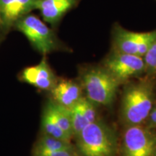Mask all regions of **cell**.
I'll return each instance as SVG.
<instances>
[{
    "instance_id": "1",
    "label": "cell",
    "mask_w": 156,
    "mask_h": 156,
    "mask_svg": "<svg viewBox=\"0 0 156 156\" xmlns=\"http://www.w3.org/2000/svg\"><path fill=\"white\" fill-rule=\"evenodd\" d=\"M77 138L81 156H115L117 149L116 133L110 126L96 120L87 125Z\"/></svg>"
},
{
    "instance_id": "2",
    "label": "cell",
    "mask_w": 156,
    "mask_h": 156,
    "mask_svg": "<svg viewBox=\"0 0 156 156\" xmlns=\"http://www.w3.org/2000/svg\"><path fill=\"white\" fill-rule=\"evenodd\" d=\"M153 103L151 83L141 81L126 87L122 98V117L128 126L140 125L149 116Z\"/></svg>"
},
{
    "instance_id": "3",
    "label": "cell",
    "mask_w": 156,
    "mask_h": 156,
    "mask_svg": "<svg viewBox=\"0 0 156 156\" xmlns=\"http://www.w3.org/2000/svg\"><path fill=\"white\" fill-rule=\"evenodd\" d=\"M14 28L26 37L31 46L43 55L62 48L54 30L36 15L29 13L15 23Z\"/></svg>"
},
{
    "instance_id": "4",
    "label": "cell",
    "mask_w": 156,
    "mask_h": 156,
    "mask_svg": "<svg viewBox=\"0 0 156 156\" xmlns=\"http://www.w3.org/2000/svg\"><path fill=\"white\" fill-rule=\"evenodd\" d=\"M120 83L104 67H94L83 74L87 98L94 104L108 106L114 101Z\"/></svg>"
},
{
    "instance_id": "5",
    "label": "cell",
    "mask_w": 156,
    "mask_h": 156,
    "mask_svg": "<svg viewBox=\"0 0 156 156\" xmlns=\"http://www.w3.org/2000/svg\"><path fill=\"white\" fill-rule=\"evenodd\" d=\"M156 39V30L137 33L126 30L119 24L113 30V48L115 51L143 57Z\"/></svg>"
},
{
    "instance_id": "6",
    "label": "cell",
    "mask_w": 156,
    "mask_h": 156,
    "mask_svg": "<svg viewBox=\"0 0 156 156\" xmlns=\"http://www.w3.org/2000/svg\"><path fill=\"white\" fill-rule=\"evenodd\" d=\"M103 67L121 83L129 78L145 72L143 57L121 52L113 51L105 58Z\"/></svg>"
},
{
    "instance_id": "7",
    "label": "cell",
    "mask_w": 156,
    "mask_h": 156,
    "mask_svg": "<svg viewBox=\"0 0 156 156\" xmlns=\"http://www.w3.org/2000/svg\"><path fill=\"white\" fill-rule=\"evenodd\" d=\"M124 156H154L156 153V136L140 125L129 126L124 136Z\"/></svg>"
},
{
    "instance_id": "8",
    "label": "cell",
    "mask_w": 156,
    "mask_h": 156,
    "mask_svg": "<svg viewBox=\"0 0 156 156\" xmlns=\"http://www.w3.org/2000/svg\"><path fill=\"white\" fill-rule=\"evenodd\" d=\"M19 80L36 88L49 91L57 83V79L45 56L38 64L23 69L20 73Z\"/></svg>"
},
{
    "instance_id": "9",
    "label": "cell",
    "mask_w": 156,
    "mask_h": 156,
    "mask_svg": "<svg viewBox=\"0 0 156 156\" xmlns=\"http://www.w3.org/2000/svg\"><path fill=\"white\" fill-rule=\"evenodd\" d=\"M36 0H0V24L5 35L17 21L36 9Z\"/></svg>"
},
{
    "instance_id": "10",
    "label": "cell",
    "mask_w": 156,
    "mask_h": 156,
    "mask_svg": "<svg viewBox=\"0 0 156 156\" xmlns=\"http://www.w3.org/2000/svg\"><path fill=\"white\" fill-rule=\"evenodd\" d=\"M80 0H36V9L40 11L43 20L51 26H56Z\"/></svg>"
},
{
    "instance_id": "11",
    "label": "cell",
    "mask_w": 156,
    "mask_h": 156,
    "mask_svg": "<svg viewBox=\"0 0 156 156\" xmlns=\"http://www.w3.org/2000/svg\"><path fill=\"white\" fill-rule=\"evenodd\" d=\"M54 102L66 108H71L82 98L81 88L77 83L71 80H61L50 90Z\"/></svg>"
},
{
    "instance_id": "12",
    "label": "cell",
    "mask_w": 156,
    "mask_h": 156,
    "mask_svg": "<svg viewBox=\"0 0 156 156\" xmlns=\"http://www.w3.org/2000/svg\"><path fill=\"white\" fill-rule=\"evenodd\" d=\"M56 123L69 139L73 136V123L70 109L66 108L53 100L48 101Z\"/></svg>"
},
{
    "instance_id": "13",
    "label": "cell",
    "mask_w": 156,
    "mask_h": 156,
    "mask_svg": "<svg viewBox=\"0 0 156 156\" xmlns=\"http://www.w3.org/2000/svg\"><path fill=\"white\" fill-rule=\"evenodd\" d=\"M41 129L43 134H47V135L58 138V139L67 140V141L71 140V139L68 137L67 134L62 131V129L59 127V126L56 123L48 102L45 105L44 110H43Z\"/></svg>"
},
{
    "instance_id": "14",
    "label": "cell",
    "mask_w": 156,
    "mask_h": 156,
    "mask_svg": "<svg viewBox=\"0 0 156 156\" xmlns=\"http://www.w3.org/2000/svg\"><path fill=\"white\" fill-rule=\"evenodd\" d=\"M74 148L70 141L64 140L43 134L37 140L33 148L32 153L61 151Z\"/></svg>"
},
{
    "instance_id": "15",
    "label": "cell",
    "mask_w": 156,
    "mask_h": 156,
    "mask_svg": "<svg viewBox=\"0 0 156 156\" xmlns=\"http://www.w3.org/2000/svg\"><path fill=\"white\" fill-rule=\"evenodd\" d=\"M70 112H71L72 123H73V136L76 137L80 133L82 130L90 124L84 113L81 98L73 108H70Z\"/></svg>"
},
{
    "instance_id": "16",
    "label": "cell",
    "mask_w": 156,
    "mask_h": 156,
    "mask_svg": "<svg viewBox=\"0 0 156 156\" xmlns=\"http://www.w3.org/2000/svg\"><path fill=\"white\" fill-rule=\"evenodd\" d=\"M145 62V72L149 74H156V39L147 53L143 56Z\"/></svg>"
},
{
    "instance_id": "17",
    "label": "cell",
    "mask_w": 156,
    "mask_h": 156,
    "mask_svg": "<svg viewBox=\"0 0 156 156\" xmlns=\"http://www.w3.org/2000/svg\"><path fill=\"white\" fill-rule=\"evenodd\" d=\"M32 156H76L74 148L61 151H54L43 153H32Z\"/></svg>"
},
{
    "instance_id": "18",
    "label": "cell",
    "mask_w": 156,
    "mask_h": 156,
    "mask_svg": "<svg viewBox=\"0 0 156 156\" xmlns=\"http://www.w3.org/2000/svg\"><path fill=\"white\" fill-rule=\"evenodd\" d=\"M150 124L151 126H156V108L154 110L151 111L149 114Z\"/></svg>"
},
{
    "instance_id": "19",
    "label": "cell",
    "mask_w": 156,
    "mask_h": 156,
    "mask_svg": "<svg viewBox=\"0 0 156 156\" xmlns=\"http://www.w3.org/2000/svg\"><path fill=\"white\" fill-rule=\"evenodd\" d=\"M4 36H5V33H4L3 29H2V28L1 24H0V41H1L2 37Z\"/></svg>"
},
{
    "instance_id": "20",
    "label": "cell",
    "mask_w": 156,
    "mask_h": 156,
    "mask_svg": "<svg viewBox=\"0 0 156 156\" xmlns=\"http://www.w3.org/2000/svg\"><path fill=\"white\" fill-rule=\"evenodd\" d=\"M154 156H156V153H155V155H154Z\"/></svg>"
}]
</instances>
